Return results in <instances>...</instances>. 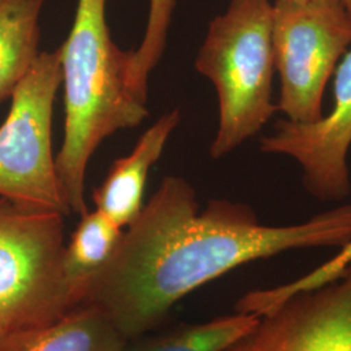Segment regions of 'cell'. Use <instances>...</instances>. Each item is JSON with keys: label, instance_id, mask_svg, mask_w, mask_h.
<instances>
[{"label": "cell", "instance_id": "obj_1", "mask_svg": "<svg viewBox=\"0 0 351 351\" xmlns=\"http://www.w3.org/2000/svg\"><path fill=\"white\" fill-rule=\"evenodd\" d=\"M350 241L351 204L295 226H263L239 203L213 201L199 211L188 181L168 176L85 285L80 306L99 308L130 341L159 326L189 293L242 264Z\"/></svg>", "mask_w": 351, "mask_h": 351}, {"label": "cell", "instance_id": "obj_2", "mask_svg": "<svg viewBox=\"0 0 351 351\" xmlns=\"http://www.w3.org/2000/svg\"><path fill=\"white\" fill-rule=\"evenodd\" d=\"M107 0H78L71 33L59 52L64 86V138L55 158L71 213H88L86 171L93 154L117 130L139 125L146 101L129 85L132 51L117 47L106 21Z\"/></svg>", "mask_w": 351, "mask_h": 351}, {"label": "cell", "instance_id": "obj_3", "mask_svg": "<svg viewBox=\"0 0 351 351\" xmlns=\"http://www.w3.org/2000/svg\"><path fill=\"white\" fill-rule=\"evenodd\" d=\"M272 16L269 0H230L208 26L195 69L213 82L219 97L213 159L237 149L278 111L272 101Z\"/></svg>", "mask_w": 351, "mask_h": 351}, {"label": "cell", "instance_id": "obj_4", "mask_svg": "<svg viewBox=\"0 0 351 351\" xmlns=\"http://www.w3.org/2000/svg\"><path fill=\"white\" fill-rule=\"evenodd\" d=\"M64 217L0 198V335L50 326L78 307L63 271Z\"/></svg>", "mask_w": 351, "mask_h": 351}, {"label": "cell", "instance_id": "obj_5", "mask_svg": "<svg viewBox=\"0 0 351 351\" xmlns=\"http://www.w3.org/2000/svg\"><path fill=\"white\" fill-rule=\"evenodd\" d=\"M62 66L58 50L40 52L16 86L0 126V198L14 204L69 216L52 152V114Z\"/></svg>", "mask_w": 351, "mask_h": 351}, {"label": "cell", "instance_id": "obj_6", "mask_svg": "<svg viewBox=\"0 0 351 351\" xmlns=\"http://www.w3.org/2000/svg\"><path fill=\"white\" fill-rule=\"evenodd\" d=\"M272 38L281 78L277 110L310 124L323 114L326 82L351 45V16L341 0H276Z\"/></svg>", "mask_w": 351, "mask_h": 351}, {"label": "cell", "instance_id": "obj_7", "mask_svg": "<svg viewBox=\"0 0 351 351\" xmlns=\"http://www.w3.org/2000/svg\"><path fill=\"white\" fill-rule=\"evenodd\" d=\"M226 351H351V264L336 280L259 316Z\"/></svg>", "mask_w": 351, "mask_h": 351}, {"label": "cell", "instance_id": "obj_8", "mask_svg": "<svg viewBox=\"0 0 351 351\" xmlns=\"http://www.w3.org/2000/svg\"><path fill=\"white\" fill-rule=\"evenodd\" d=\"M351 146V51L335 80V106L328 116L301 124L289 120L264 137L261 150L293 158L303 171L306 189L322 201L339 202L350 193L348 152Z\"/></svg>", "mask_w": 351, "mask_h": 351}, {"label": "cell", "instance_id": "obj_9", "mask_svg": "<svg viewBox=\"0 0 351 351\" xmlns=\"http://www.w3.org/2000/svg\"><path fill=\"white\" fill-rule=\"evenodd\" d=\"M180 123L173 110L156 120L139 138L134 150L112 164L99 188L94 190L97 210L120 228H128L143 208V194L151 167L159 160L164 147Z\"/></svg>", "mask_w": 351, "mask_h": 351}, {"label": "cell", "instance_id": "obj_10", "mask_svg": "<svg viewBox=\"0 0 351 351\" xmlns=\"http://www.w3.org/2000/svg\"><path fill=\"white\" fill-rule=\"evenodd\" d=\"M128 342L99 308L81 304L50 326L0 335V351H124Z\"/></svg>", "mask_w": 351, "mask_h": 351}, {"label": "cell", "instance_id": "obj_11", "mask_svg": "<svg viewBox=\"0 0 351 351\" xmlns=\"http://www.w3.org/2000/svg\"><path fill=\"white\" fill-rule=\"evenodd\" d=\"M46 0H0V103L11 98L40 55V13Z\"/></svg>", "mask_w": 351, "mask_h": 351}, {"label": "cell", "instance_id": "obj_12", "mask_svg": "<svg viewBox=\"0 0 351 351\" xmlns=\"http://www.w3.org/2000/svg\"><path fill=\"white\" fill-rule=\"evenodd\" d=\"M123 233V228L98 210L81 215L63 256L64 275L75 291L78 306L85 285L111 261Z\"/></svg>", "mask_w": 351, "mask_h": 351}, {"label": "cell", "instance_id": "obj_13", "mask_svg": "<svg viewBox=\"0 0 351 351\" xmlns=\"http://www.w3.org/2000/svg\"><path fill=\"white\" fill-rule=\"evenodd\" d=\"M259 316L237 313L184 326L124 351H226L256 326Z\"/></svg>", "mask_w": 351, "mask_h": 351}, {"label": "cell", "instance_id": "obj_14", "mask_svg": "<svg viewBox=\"0 0 351 351\" xmlns=\"http://www.w3.org/2000/svg\"><path fill=\"white\" fill-rule=\"evenodd\" d=\"M351 264V241L341 247L339 254L320 267L315 268L310 274L295 278L290 282L275 288L256 289L247 291L236 303V311L243 314L262 316L276 307L281 302L287 301L291 295L311 289L323 287L336 280Z\"/></svg>", "mask_w": 351, "mask_h": 351}, {"label": "cell", "instance_id": "obj_15", "mask_svg": "<svg viewBox=\"0 0 351 351\" xmlns=\"http://www.w3.org/2000/svg\"><path fill=\"white\" fill-rule=\"evenodd\" d=\"M177 0H150L149 20L143 39L137 50L132 51L129 85L134 95L147 101V81L163 56L168 30Z\"/></svg>", "mask_w": 351, "mask_h": 351}, {"label": "cell", "instance_id": "obj_16", "mask_svg": "<svg viewBox=\"0 0 351 351\" xmlns=\"http://www.w3.org/2000/svg\"><path fill=\"white\" fill-rule=\"evenodd\" d=\"M342 1V4L345 5V8H346V11L349 12V14L351 16V0H341Z\"/></svg>", "mask_w": 351, "mask_h": 351}]
</instances>
